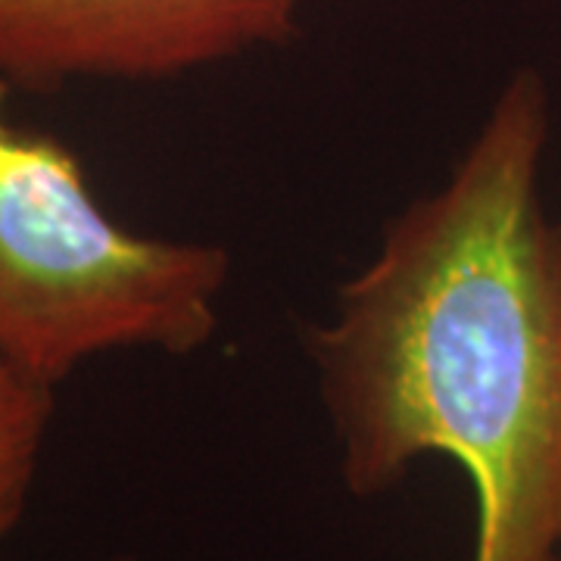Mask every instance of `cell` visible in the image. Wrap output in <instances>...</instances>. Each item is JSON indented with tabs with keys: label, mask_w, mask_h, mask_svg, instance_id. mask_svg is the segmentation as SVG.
I'll list each match as a JSON object with an SVG mask.
<instances>
[{
	"label": "cell",
	"mask_w": 561,
	"mask_h": 561,
	"mask_svg": "<svg viewBox=\"0 0 561 561\" xmlns=\"http://www.w3.org/2000/svg\"><path fill=\"white\" fill-rule=\"evenodd\" d=\"M546 88L518 72L431 194L309 331L341 478L359 500L415 461L474 490L471 561H561V228L546 219Z\"/></svg>",
	"instance_id": "cell-1"
},
{
	"label": "cell",
	"mask_w": 561,
	"mask_h": 561,
	"mask_svg": "<svg viewBox=\"0 0 561 561\" xmlns=\"http://www.w3.org/2000/svg\"><path fill=\"white\" fill-rule=\"evenodd\" d=\"M0 79V356L57 387L88 362L216 337L231 256L140 234L91 191L81 157L10 116Z\"/></svg>",
	"instance_id": "cell-2"
},
{
	"label": "cell",
	"mask_w": 561,
	"mask_h": 561,
	"mask_svg": "<svg viewBox=\"0 0 561 561\" xmlns=\"http://www.w3.org/2000/svg\"><path fill=\"white\" fill-rule=\"evenodd\" d=\"M309 0H0V79L165 81L278 47Z\"/></svg>",
	"instance_id": "cell-3"
},
{
	"label": "cell",
	"mask_w": 561,
	"mask_h": 561,
	"mask_svg": "<svg viewBox=\"0 0 561 561\" xmlns=\"http://www.w3.org/2000/svg\"><path fill=\"white\" fill-rule=\"evenodd\" d=\"M54 390L0 356V542L25 515L57 405Z\"/></svg>",
	"instance_id": "cell-4"
},
{
	"label": "cell",
	"mask_w": 561,
	"mask_h": 561,
	"mask_svg": "<svg viewBox=\"0 0 561 561\" xmlns=\"http://www.w3.org/2000/svg\"><path fill=\"white\" fill-rule=\"evenodd\" d=\"M103 561H138L135 556H110V559H103Z\"/></svg>",
	"instance_id": "cell-5"
}]
</instances>
